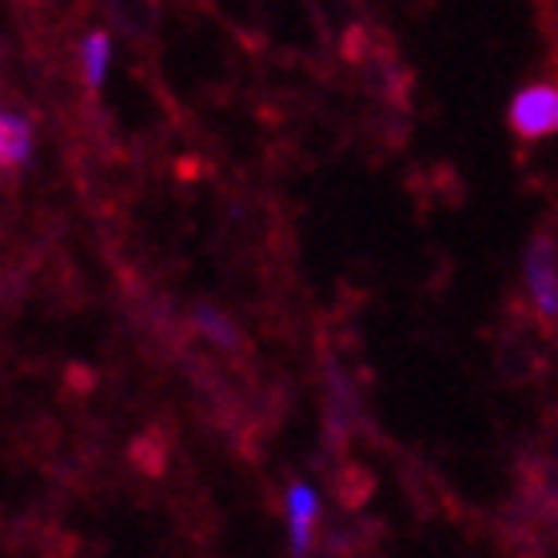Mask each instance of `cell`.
I'll return each instance as SVG.
<instances>
[{
  "instance_id": "8992f818",
  "label": "cell",
  "mask_w": 558,
  "mask_h": 558,
  "mask_svg": "<svg viewBox=\"0 0 558 558\" xmlns=\"http://www.w3.org/2000/svg\"><path fill=\"white\" fill-rule=\"evenodd\" d=\"M192 324H196V331L208 343H216V348L232 351L235 343H240V331H235L232 315L220 312V307H211V303H199L196 312H192Z\"/></svg>"
},
{
  "instance_id": "7a4b0ae2",
  "label": "cell",
  "mask_w": 558,
  "mask_h": 558,
  "mask_svg": "<svg viewBox=\"0 0 558 558\" xmlns=\"http://www.w3.org/2000/svg\"><path fill=\"white\" fill-rule=\"evenodd\" d=\"M555 235H535L526 244L523 256V279H526V295L535 303L543 327H555L558 319V271H555Z\"/></svg>"
},
{
  "instance_id": "277c9868",
  "label": "cell",
  "mask_w": 558,
  "mask_h": 558,
  "mask_svg": "<svg viewBox=\"0 0 558 558\" xmlns=\"http://www.w3.org/2000/svg\"><path fill=\"white\" fill-rule=\"evenodd\" d=\"M36 151L33 120L16 108H0V168H24Z\"/></svg>"
},
{
  "instance_id": "3957f363",
  "label": "cell",
  "mask_w": 558,
  "mask_h": 558,
  "mask_svg": "<svg viewBox=\"0 0 558 558\" xmlns=\"http://www.w3.org/2000/svg\"><path fill=\"white\" fill-rule=\"evenodd\" d=\"M283 514H288V547L295 558H307L312 550V531L315 519H319V495H315L312 483L295 478L283 495Z\"/></svg>"
},
{
  "instance_id": "6da1fadb",
  "label": "cell",
  "mask_w": 558,
  "mask_h": 558,
  "mask_svg": "<svg viewBox=\"0 0 558 558\" xmlns=\"http://www.w3.org/2000/svg\"><path fill=\"white\" fill-rule=\"evenodd\" d=\"M507 124L519 140H547L558 129V88L547 81H535L519 88L507 108Z\"/></svg>"
},
{
  "instance_id": "5b68a950",
  "label": "cell",
  "mask_w": 558,
  "mask_h": 558,
  "mask_svg": "<svg viewBox=\"0 0 558 558\" xmlns=\"http://www.w3.org/2000/svg\"><path fill=\"white\" fill-rule=\"evenodd\" d=\"M112 52H117V40L112 33L96 28L81 40V76L88 88H100L108 81V69H112Z\"/></svg>"
}]
</instances>
